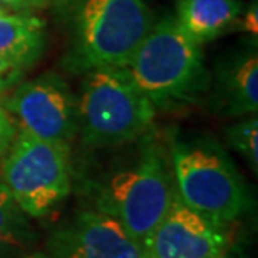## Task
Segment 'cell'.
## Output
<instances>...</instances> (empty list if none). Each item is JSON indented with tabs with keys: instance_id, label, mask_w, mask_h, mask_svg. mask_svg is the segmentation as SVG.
I'll use <instances>...</instances> for the list:
<instances>
[{
	"instance_id": "obj_1",
	"label": "cell",
	"mask_w": 258,
	"mask_h": 258,
	"mask_svg": "<svg viewBox=\"0 0 258 258\" xmlns=\"http://www.w3.org/2000/svg\"><path fill=\"white\" fill-rule=\"evenodd\" d=\"M126 67L156 111L195 104L211 82L201 45L174 17L151 25Z\"/></svg>"
},
{
	"instance_id": "obj_2",
	"label": "cell",
	"mask_w": 258,
	"mask_h": 258,
	"mask_svg": "<svg viewBox=\"0 0 258 258\" xmlns=\"http://www.w3.org/2000/svg\"><path fill=\"white\" fill-rule=\"evenodd\" d=\"M71 42L64 67H126L153 25L144 0H66Z\"/></svg>"
},
{
	"instance_id": "obj_3",
	"label": "cell",
	"mask_w": 258,
	"mask_h": 258,
	"mask_svg": "<svg viewBox=\"0 0 258 258\" xmlns=\"http://www.w3.org/2000/svg\"><path fill=\"white\" fill-rule=\"evenodd\" d=\"M77 104V129L87 146L111 148L139 141L151 131L156 109L127 67L86 72Z\"/></svg>"
},
{
	"instance_id": "obj_4",
	"label": "cell",
	"mask_w": 258,
	"mask_h": 258,
	"mask_svg": "<svg viewBox=\"0 0 258 258\" xmlns=\"http://www.w3.org/2000/svg\"><path fill=\"white\" fill-rule=\"evenodd\" d=\"M171 166L176 191L206 218L226 225L243 215L250 195L235 163L215 139H173Z\"/></svg>"
},
{
	"instance_id": "obj_5",
	"label": "cell",
	"mask_w": 258,
	"mask_h": 258,
	"mask_svg": "<svg viewBox=\"0 0 258 258\" xmlns=\"http://www.w3.org/2000/svg\"><path fill=\"white\" fill-rule=\"evenodd\" d=\"M176 193L166 154L151 134H144L138 158L131 166L116 174L101 189L97 210L111 215L126 233L141 245L159 225Z\"/></svg>"
},
{
	"instance_id": "obj_6",
	"label": "cell",
	"mask_w": 258,
	"mask_h": 258,
	"mask_svg": "<svg viewBox=\"0 0 258 258\" xmlns=\"http://www.w3.org/2000/svg\"><path fill=\"white\" fill-rule=\"evenodd\" d=\"M4 184L25 215L42 218L71 193L69 146L35 138L15 136L2 164Z\"/></svg>"
},
{
	"instance_id": "obj_7",
	"label": "cell",
	"mask_w": 258,
	"mask_h": 258,
	"mask_svg": "<svg viewBox=\"0 0 258 258\" xmlns=\"http://www.w3.org/2000/svg\"><path fill=\"white\" fill-rule=\"evenodd\" d=\"M24 131L35 138L69 146L77 131V104L72 91L57 74H42L22 82L5 102Z\"/></svg>"
},
{
	"instance_id": "obj_8",
	"label": "cell",
	"mask_w": 258,
	"mask_h": 258,
	"mask_svg": "<svg viewBox=\"0 0 258 258\" xmlns=\"http://www.w3.org/2000/svg\"><path fill=\"white\" fill-rule=\"evenodd\" d=\"M49 258H146L144 248L126 233L121 223L99 210L77 213L52 230L47 240Z\"/></svg>"
},
{
	"instance_id": "obj_9",
	"label": "cell",
	"mask_w": 258,
	"mask_h": 258,
	"mask_svg": "<svg viewBox=\"0 0 258 258\" xmlns=\"http://www.w3.org/2000/svg\"><path fill=\"white\" fill-rule=\"evenodd\" d=\"M226 246L223 225L184 203L178 191L166 215L144 243L146 258H220Z\"/></svg>"
},
{
	"instance_id": "obj_10",
	"label": "cell",
	"mask_w": 258,
	"mask_h": 258,
	"mask_svg": "<svg viewBox=\"0 0 258 258\" xmlns=\"http://www.w3.org/2000/svg\"><path fill=\"white\" fill-rule=\"evenodd\" d=\"M216 94L225 116L255 114L258 109V57L255 50L238 52L220 64Z\"/></svg>"
},
{
	"instance_id": "obj_11",
	"label": "cell",
	"mask_w": 258,
	"mask_h": 258,
	"mask_svg": "<svg viewBox=\"0 0 258 258\" xmlns=\"http://www.w3.org/2000/svg\"><path fill=\"white\" fill-rule=\"evenodd\" d=\"M241 14V0H178L174 19L195 42L203 45L233 27Z\"/></svg>"
},
{
	"instance_id": "obj_12",
	"label": "cell",
	"mask_w": 258,
	"mask_h": 258,
	"mask_svg": "<svg viewBox=\"0 0 258 258\" xmlns=\"http://www.w3.org/2000/svg\"><path fill=\"white\" fill-rule=\"evenodd\" d=\"M45 44V24L30 14L0 15V57L20 69L34 64Z\"/></svg>"
},
{
	"instance_id": "obj_13",
	"label": "cell",
	"mask_w": 258,
	"mask_h": 258,
	"mask_svg": "<svg viewBox=\"0 0 258 258\" xmlns=\"http://www.w3.org/2000/svg\"><path fill=\"white\" fill-rule=\"evenodd\" d=\"M27 223L24 211L15 203L4 183H0V258H7L25 246Z\"/></svg>"
},
{
	"instance_id": "obj_14",
	"label": "cell",
	"mask_w": 258,
	"mask_h": 258,
	"mask_svg": "<svg viewBox=\"0 0 258 258\" xmlns=\"http://www.w3.org/2000/svg\"><path fill=\"white\" fill-rule=\"evenodd\" d=\"M230 144L246 159L250 168L256 173L258 168V121L256 117L235 122L226 129Z\"/></svg>"
},
{
	"instance_id": "obj_15",
	"label": "cell",
	"mask_w": 258,
	"mask_h": 258,
	"mask_svg": "<svg viewBox=\"0 0 258 258\" xmlns=\"http://www.w3.org/2000/svg\"><path fill=\"white\" fill-rule=\"evenodd\" d=\"M15 136H17V126L10 117V112L0 102V164H2L5 154L12 146Z\"/></svg>"
},
{
	"instance_id": "obj_16",
	"label": "cell",
	"mask_w": 258,
	"mask_h": 258,
	"mask_svg": "<svg viewBox=\"0 0 258 258\" xmlns=\"http://www.w3.org/2000/svg\"><path fill=\"white\" fill-rule=\"evenodd\" d=\"M22 71L24 69L9 62L7 59L0 57V92H4L10 86H14L20 77V74H22Z\"/></svg>"
},
{
	"instance_id": "obj_17",
	"label": "cell",
	"mask_w": 258,
	"mask_h": 258,
	"mask_svg": "<svg viewBox=\"0 0 258 258\" xmlns=\"http://www.w3.org/2000/svg\"><path fill=\"white\" fill-rule=\"evenodd\" d=\"M50 4V0H0V5L17 10V12H25L29 14L30 10L44 9Z\"/></svg>"
},
{
	"instance_id": "obj_18",
	"label": "cell",
	"mask_w": 258,
	"mask_h": 258,
	"mask_svg": "<svg viewBox=\"0 0 258 258\" xmlns=\"http://www.w3.org/2000/svg\"><path fill=\"white\" fill-rule=\"evenodd\" d=\"M243 15V14H241ZM258 14H256V5L253 4V7H251L248 12H245L243 15V20H238V25H243L241 29H245V30H248V32H253V35H256V30H258Z\"/></svg>"
},
{
	"instance_id": "obj_19",
	"label": "cell",
	"mask_w": 258,
	"mask_h": 258,
	"mask_svg": "<svg viewBox=\"0 0 258 258\" xmlns=\"http://www.w3.org/2000/svg\"><path fill=\"white\" fill-rule=\"evenodd\" d=\"M27 258H49L45 253H32V255H29Z\"/></svg>"
},
{
	"instance_id": "obj_20",
	"label": "cell",
	"mask_w": 258,
	"mask_h": 258,
	"mask_svg": "<svg viewBox=\"0 0 258 258\" xmlns=\"http://www.w3.org/2000/svg\"><path fill=\"white\" fill-rule=\"evenodd\" d=\"M0 15H4V7L0 5Z\"/></svg>"
}]
</instances>
